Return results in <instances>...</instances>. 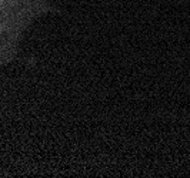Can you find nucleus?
I'll return each instance as SVG.
<instances>
[{
	"label": "nucleus",
	"instance_id": "1",
	"mask_svg": "<svg viewBox=\"0 0 190 178\" xmlns=\"http://www.w3.org/2000/svg\"><path fill=\"white\" fill-rule=\"evenodd\" d=\"M49 12L46 0H0V70L17 57L26 32Z\"/></svg>",
	"mask_w": 190,
	"mask_h": 178
}]
</instances>
